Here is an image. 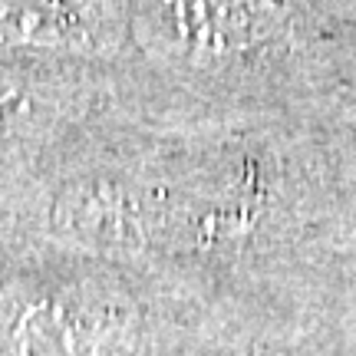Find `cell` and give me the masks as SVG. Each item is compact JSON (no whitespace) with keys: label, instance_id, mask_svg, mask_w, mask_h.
<instances>
[{"label":"cell","instance_id":"6da1fadb","mask_svg":"<svg viewBox=\"0 0 356 356\" xmlns=\"http://www.w3.org/2000/svg\"><path fill=\"white\" fill-rule=\"evenodd\" d=\"M287 0H172L181 37L198 50H238L267 37Z\"/></svg>","mask_w":356,"mask_h":356},{"label":"cell","instance_id":"7a4b0ae2","mask_svg":"<svg viewBox=\"0 0 356 356\" xmlns=\"http://www.w3.org/2000/svg\"><path fill=\"white\" fill-rule=\"evenodd\" d=\"M89 17L79 0H0V47H83Z\"/></svg>","mask_w":356,"mask_h":356}]
</instances>
